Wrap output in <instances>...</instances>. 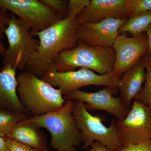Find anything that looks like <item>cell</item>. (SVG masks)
<instances>
[{
  "label": "cell",
  "mask_w": 151,
  "mask_h": 151,
  "mask_svg": "<svg viewBox=\"0 0 151 151\" xmlns=\"http://www.w3.org/2000/svg\"><path fill=\"white\" fill-rule=\"evenodd\" d=\"M73 105L74 101L68 100L57 111L28 119L49 132L50 146L56 151H77V148L83 144L81 132L72 113Z\"/></svg>",
  "instance_id": "cell-3"
},
{
  "label": "cell",
  "mask_w": 151,
  "mask_h": 151,
  "mask_svg": "<svg viewBox=\"0 0 151 151\" xmlns=\"http://www.w3.org/2000/svg\"><path fill=\"white\" fill-rule=\"evenodd\" d=\"M17 79L20 102L33 117L57 111L65 104L66 100L60 89L27 70L20 73Z\"/></svg>",
  "instance_id": "cell-2"
},
{
  "label": "cell",
  "mask_w": 151,
  "mask_h": 151,
  "mask_svg": "<svg viewBox=\"0 0 151 151\" xmlns=\"http://www.w3.org/2000/svg\"><path fill=\"white\" fill-rule=\"evenodd\" d=\"M127 19H105L97 23L79 24L77 29L78 42L90 46L112 48L119 36V29Z\"/></svg>",
  "instance_id": "cell-12"
},
{
  "label": "cell",
  "mask_w": 151,
  "mask_h": 151,
  "mask_svg": "<svg viewBox=\"0 0 151 151\" xmlns=\"http://www.w3.org/2000/svg\"><path fill=\"white\" fill-rule=\"evenodd\" d=\"M146 76L145 68L142 58L120 78L117 87L120 92L119 97L124 105L129 109H131L133 100L142 90Z\"/></svg>",
  "instance_id": "cell-15"
},
{
  "label": "cell",
  "mask_w": 151,
  "mask_h": 151,
  "mask_svg": "<svg viewBox=\"0 0 151 151\" xmlns=\"http://www.w3.org/2000/svg\"><path fill=\"white\" fill-rule=\"evenodd\" d=\"M142 58L146 70L145 86L134 99L151 107V53L147 52Z\"/></svg>",
  "instance_id": "cell-19"
},
{
  "label": "cell",
  "mask_w": 151,
  "mask_h": 151,
  "mask_svg": "<svg viewBox=\"0 0 151 151\" xmlns=\"http://www.w3.org/2000/svg\"><path fill=\"white\" fill-rule=\"evenodd\" d=\"M115 61L116 53L113 48L90 46L78 42L74 48L58 54L52 65L60 72L80 68L103 75L113 72Z\"/></svg>",
  "instance_id": "cell-4"
},
{
  "label": "cell",
  "mask_w": 151,
  "mask_h": 151,
  "mask_svg": "<svg viewBox=\"0 0 151 151\" xmlns=\"http://www.w3.org/2000/svg\"><path fill=\"white\" fill-rule=\"evenodd\" d=\"M0 8L16 16L29 28L33 37L63 19L40 0H0Z\"/></svg>",
  "instance_id": "cell-8"
},
{
  "label": "cell",
  "mask_w": 151,
  "mask_h": 151,
  "mask_svg": "<svg viewBox=\"0 0 151 151\" xmlns=\"http://www.w3.org/2000/svg\"><path fill=\"white\" fill-rule=\"evenodd\" d=\"M112 48L116 53L113 72L119 77L133 67L148 52L147 38L145 33L129 37L126 33L119 35Z\"/></svg>",
  "instance_id": "cell-11"
},
{
  "label": "cell",
  "mask_w": 151,
  "mask_h": 151,
  "mask_svg": "<svg viewBox=\"0 0 151 151\" xmlns=\"http://www.w3.org/2000/svg\"><path fill=\"white\" fill-rule=\"evenodd\" d=\"M127 0H91L78 16L79 24L97 23L105 19H128Z\"/></svg>",
  "instance_id": "cell-13"
},
{
  "label": "cell",
  "mask_w": 151,
  "mask_h": 151,
  "mask_svg": "<svg viewBox=\"0 0 151 151\" xmlns=\"http://www.w3.org/2000/svg\"><path fill=\"white\" fill-rule=\"evenodd\" d=\"M16 70L11 65H6L0 71V108L27 114L28 112L22 105L17 93Z\"/></svg>",
  "instance_id": "cell-14"
},
{
  "label": "cell",
  "mask_w": 151,
  "mask_h": 151,
  "mask_svg": "<svg viewBox=\"0 0 151 151\" xmlns=\"http://www.w3.org/2000/svg\"><path fill=\"white\" fill-rule=\"evenodd\" d=\"M151 23V11L128 18L119 29V35L129 33L132 37L142 34Z\"/></svg>",
  "instance_id": "cell-17"
},
{
  "label": "cell",
  "mask_w": 151,
  "mask_h": 151,
  "mask_svg": "<svg viewBox=\"0 0 151 151\" xmlns=\"http://www.w3.org/2000/svg\"><path fill=\"white\" fill-rule=\"evenodd\" d=\"M144 32L145 33L147 38L148 45V50L147 52L151 53V23L145 30Z\"/></svg>",
  "instance_id": "cell-27"
},
{
  "label": "cell",
  "mask_w": 151,
  "mask_h": 151,
  "mask_svg": "<svg viewBox=\"0 0 151 151\" xmlns=\"http://www.w3.org/2000/svg\"><path fill=\"white\" fill-rule=\"evenodd\" d=\"M4 139L10 151H50L49 149L42 150L35 149L23 143L9 138H4Z\"/></svg>",
  "instance_id": "cell-23"
},
{
  "label": "cell",
  "mask_w": 151,
  "mask_h": 151,
  "mask_svg": "<svg viewBox=\"0 0 151 151\" xmlns=\"http://www.w3.org/2000/svg\"><path fill=\"white\" fill-rule=\"evenodd\" d=\"M45 5L55 11L63 18L67 16L68 4L65 0H40Z\"/></svg>",
  "instance_id": "cell-21"
},
{
  "label": "cell",
  "mask_w": 151,
  "mask_h": 151,
  "mask_svg": "<svg viewBox=\"0 0 151 151\" xmlns=\"http://www.w3.org/2000/svg\"><path fill=\"white\" fill-rule=\"evenodd\" d=\"M89 147L88 151H110L104 145L97 141L92 143Z\"/></svg>",
  "instance_id": "cell-26"
},
{
  "label": "cell",
  "mask_w": 151,
  "mask_h": 151,
  "mask_svg": "<svg viewBox=\"0 0 151 151\" xmlns=\"http://www.w3.org/2000/svg\"><path fill=\"white\" fill-rule=\"evenodd\" d=\"M35 123L28 119L16 125L8 137L38 150H47V137L44 132Z\"/></svg>",
  "instance_id": "cell-16"
},
{
  "label": "cell",
  "mask_w": 151,
  "mask_h": 151,
  "mask_svg": "<svg viewBox=\"0 0 151 151\" xmlns=\"http://www.w3.org/2000/svg\"><path fill=\"white\" fill-rule=\"evenodd\" d=\"M3 34H4V33L0 32V54L2 55H3L4 53L6 50V49L4 48V44L1 40Z\"/></svg>",
  "instance_id": "cell-29"
},
{
  "label": "cell",
  "mask_w": 151,
  "mask_h": 151,
  "mask_svg": "<svg viewBox=\"0 0 151 151\" xmlns=\"http://www.w3.org/2000/svg\"><path fill=\"white\" fill-rule=\"evenodd\" d=\"M120 78L113 72L100 75L84 68L60 72L52 65L41 78L55 88L60 89L63 96L89 85L117 88Z\"/></svg>",
  "instance_id": "cell-7"
},
{
  "label": "cell",
  "mask_w": 151,
  "mask_h": 151,
  "mask_svg": "<svg viewBox=\"0 0 151 151\" xmlns=\"http://www.w3.org/2000/svg\"><path fill=\"white\" fill-rule=\"evenodd\" d=\"M119 91L117 88L105 86L97 92L76 90L64 95L63 98L66 101H78L84 103L89 112L105 111L113 115L117 121H122L127 117L130 109L124 105L119 97L113 96Z\"/></svg>",
  "instance_id": "cell-10"
},
{
  "label": "cell",
  "mask_w": 151,
  "mask_h": 151,
  "mask_svg": "<svg viewBox=\"0 0 151 151\" xmlns=\"http://www.w3.org/2000/svg\"><path fill=\"white\" fill-rule=\"evenodd\" d=\"M72 113L82 135V148H88L97 141L110 151H120L123 146L116 121L113 120L110 127H106L103 123L104 117L93 116L86 110L84 103L78 101H74Z\"/></svg>",
  "instance_id": "cell-5"
},
{
  "label": "cell",
  "mask_w": 151,
  "mask_h": 151,
  "mask_svg": "<svg viewBox=\"0 0 151 151\" xmlns=\"http://www.w3.org/2000/svg\"><path fill=\"white\" fill-rule=\"evenodd\" d=\"M10 16L6 11L0 8V32L4 33L7 27Z\"/></svg>",
  "instance_id": "cell-25"
},
{
  "label": "cell",
  "mask_w": 151,
  "mask_h": 151,
  "mask_svg": "<svg viewBox=\"0 0 151 151\" xmlns=\"http://www.w3.org/2000/svg\"><path fill=\"white\" fill-rule=\"evenodd\" d=\"M29 118L26 113L0 108V136L6 138L17 124Z\"/></svg>",
  "instance_id": "cell-18"
},
{
  "label": "cell",
  "mask_w": 151,
  "mask_h": 151,
  "mask_svg": "<svg viewBox=\"0 0 151 151\" xmlns=\"http://www.w3.org/2000/svg\"><path fill=\"white\" fill-rule=\"evenodd\" d=\"M122 146L151 141V107L134 99L127 117L116 121Z\"/></svg>",
  "instance_id": "cell-9"
},
{
  "label": "cell",
  "mask_w": 151,
  "mask_h": 151,
  "mask_svg": "<svg viewBox=\"0 0 151 151\" xmlns=\"http://www.w3.org/2000/svg\"><path fill=\"white\" fill-rule=\"evenodd\" d=\"M0 151H10L6 145L4 138L0 136Z\"/></svg>",
  "instance_id": "cell-28"
},
{
  "label": "cell",
  "mask_w": 151,
  "mask_h": 151,
  "mask_svg": "<svg viewBox=\"0 0 151 151\" xmlns=\"http://www.w3.org/2000/svg\"><path fill=\"white\" fill-rule=\"evenodd\" d=\"M128 18L139 14L151 11V0H127Z\"/></svg>",
  "instance_id": "cell-20"
},
{
  "label": "cell",
  "mask_w": 151,
  "mask_h": 151,
  "mask_svg": "<svg viewBox=\"0 0 151 151\" xmlns=\"http://www.w3.org/2000/svg\"><path fill=\"white\" fill-rule=\"evenodd\" d=\"M78 17L67 16L34 35L38 37L39 45L31 57L26 70L41 78L58 54L77 46L79 24Z\"/></svg>",
  "instance_id": "cell-1"
},
{
  "label": "cell",
  "mask_w": 151,
  "mask_h": 151,
  "mask_svg": "<svg viewBox=\"0 0 151 151\" xmlns=\"http://www.w3.org/2000/svg\"><path fill=\"white\" fill-rule=\"evenodd\" d=\"M90 1V0H70L68 4L67 16L78 17L84 9L88 5Z\"/></svg>",
  "instance_id": "cell-22"
},
{
  "label": "cell",
  "mask_w": 151,
  "mask_h": 151,
  "mask_svg": "<svg viewBox=\"0 0 151 151\" xmlns=\"http://www.w3.org/2000/svg\"><path fill=\"white\" fill-rule=\"evenodd\" d=\"M6 29L8 48L3 54L4 66L11 65L15 69L26 70L30 59L37 50L39 40L31 35L29 28L14 14Z\"/></svg>",
  "instance_id": "cell-6"
},
{
  "label": "cell",
  "mask_w": 151,
  "mask_h": 151,
  "mask_svg": "<svg viewBox=\"0 0 151 151\" xmlns=\"http://www.w3.org/2000/svg\"><path fill=\"white\" fill-rule=\"evenodd\" d=\"M120 151H151V141L139 145H124Z\"/></svg>",
  "instance_id": "cell-24"
}]
</instances>
